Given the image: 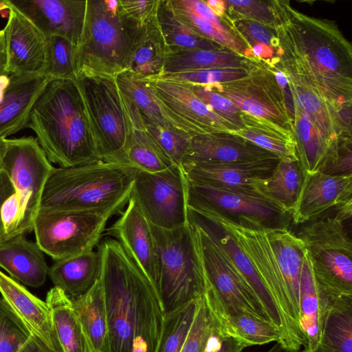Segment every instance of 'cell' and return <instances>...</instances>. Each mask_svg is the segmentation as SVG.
<instances>
[{"label": "cell", "mask_w": 352, "mask_h": 352, "mask_svg": "<svg viewBox=\"0 0 352 352\" xmlns=\"http://www.w3.org/2000/svg\"><path fill=\"white\" fill-rule=\"evenodd\" d=\"M277 38L278 67L294 81L314 88L351 118L352 47L337 24L307 16L289 1H270Z\"/></svg>", "instance_id": "6da1fadb"}, {"label": "cell", "mask_w": 352, "mask_h": 352, "mask_svg": "<svg viewBox=\"0 0 352 352\" xmlns=\"http://www.w3.org/2000/svg\"><path fill=\"white\" fill-rule=\"evenodd\" d=\"M195 211L223 227L249 258L280 312L282 329L278 343L288 349L304 347L299 308L300 273L306 251L303 241L286 227L267 226L248 217L233 220L208 209Z\"/></svg>", "instance_id": "7a4b0ae2"}, {"label": "cell", "mask_w": 352, "mask_h": 352, "mask_svg": "<svg viewBox=\"0 0 352 352\" xmlns=\"http://www.w3.org/2000/svg\"><path fill=\"white\" fill-rule=\"evenodd\" d=\"M108 320L107 352H155L165 311L160 295L116 239L98 245Z\"/></svg>", "instance_id": "3957f363"}, {"label": "cell", "mask_w": 352, "mask_h": 352, "mask_svg": "<svg viewBox=\"0 0 352 352\" xmlns=\"http://www.w3.org/2000/svg\"><path fill=\"white\" fill-rule=\"evenodd\" d=\"M26 127L59 167L102 160L76 79H50L34 102Z\"/></svg>", "instance_id": "277c9868"}, {"label": "cell", "mask_w": 352, "mask_h": 352, "mask_svg": "<svg viewBox=\"0 0 352 352\" xmlns=\"http://www.w3.org/2000/svg\"><path fill=\"white\" fill-rule=\"evenodd\" d=\"M136 170L103 160L73 167H54L40 208L120 214L129 201Z\"/></svg>", "instance_id": "5b68a950"}, {"label": "cell", "mask_w": 352, "mask_h": 352, "mask_svg": "<svg viewBox=\"0 0 352 352\" xmlns=\"http://www.w3.org/2000/svg\"><path fill=\"white\" fill-rule=\"evenodd\" d=\"M142 23L123 12L120 0H87L76 72L87 69L117 76L126 70L131 40Z\"/></svg>", "instance_id": "8992f818"}, {"label": "cell", "mask_w": 352, "mask_h": 352, "mask_svg": "<svg viewBox=\"0 0 352 352\" xmlns=\"http://www.w3.org/2000/svg\"><path fill=\"white\" fill-rule=\"evenodd\" d=\"M346 220L335 214L309 222L296 234L309 253L316 285L329 307L352 297V242Z\"/></svg>", "instance_id": "52a82bcc"}, {"label": "cell", "mask_w": 352, "mask_h": 352, "mask_svg": "<svg viewBox=\"0 0 352 352\" xmlns=\"http://www.w3.org/2000/svg\"><path fill=\"white\" fill-rule=\"evenodd\" d=\"M158 262V294L165 313L199 298L205 279L195 232L187 223L165 230L152 226Z\"/></svg>", "instance_id": "ba28073f"}, {"label": "cell", "mask_w": 352, "mask_h": 352, "mask_svg": "<svg viewBox=\"0 0 352 352\" xmlns=\"http://www.w3.org/2000/svg\"><path fill=\"white\" fill-rule=\"evenodd\" d=\"M76 80L101 158L124 164L127 121L116 76L81 69L76 72Z\"/></svg>", "instance_id": "9c48e42d"}, {"label": "cell", "mask_w": 352, "mask_h": 352, "mask_svg": "<svg viewBox=\"0 0 352 352\" xmlns=\"http://www.w3.org/2000/svg\"><path fill=\"white\" fill-rule=\"evenodd\" d=\"M112 215L99 210L39 208L33 227L36 243L55 261L92 250Z\"/></svg>", "instance_id": "30bf717a"}, {"label": "cell", "mask_w": 352, "mask_h": 352, "mask_svg": "<svg viewBox=\"0 0 352 352\" xmlns=\"http://www.w3.org/2000/svg\"><path fill=\"white\" fill-rule=\"evenodd\" d=\"M53 168L36 138L7 139L2 170L8 175L19 199L16 236L33 230L43 189Z\"/></svg>", "instance_id": "8fae6325"}, {"label": "cell", "mask_w": 352, "mask_h": 352, "mask_svg": "<svg viewBox=\"0 0 352 352\" xmlns=\"http://www.w3.org/2000/svg\"><path fill=\"white\" fill-rule=\"evenodd\" d=\"M187 182L175 165L157 173L136 170L130 198L152 226L175 229L188 221Z\"/></svg>", "instance_id": "7c38bea8"}, {"label": "cell", "mask_w": 352, "mask_h": 352, "mask_svg": "<svg viewBox=\"0 0 352 352\" xmlns=\"http://www.w3.org/2000/svg\"><path fill=\"white\" fill-rule=\"evenodd\" d=\"M190 224L206 286L221 309L228 315L247 314L270 321L224 251L203 230Z\"/></svg>", "instance_id": "4fadbf2b"}, {"label": "cell", "mask_w": 352, "mask_h": 352, "mask_svg": "<svg viewBox=\"0 0 352 352\" xmlns=\"http://www.w3.org/2000/svg\"><path fill=\"white\" fill-rule=\"evenodd\" d=\"M248 74L238 80L210 85L241 111L259 117L292 132V124L283 91L268 60L252 58Z\"/></svg>", "instance_id": "5bb4252c"}, {"label": "cell", "mask_w": 352, "mask_h": 352, "mask_svg": "<svg viewBox=\"0 0 352 352\" xmlns=\"http://www.w3.org/2000/svg\"><path fill=\"white\" fill-rule=\"evenodd\" d=\"M187 181L186 203L192 210H212L233 220L251 218L272 227H286L287 218L291 217L268 199Z\"/></svg>", "instance_id": "9a60e30c"}, {"label": "cell", "mask_w": 352, "mask_h": 352, "mask_svg": "<svg viewBox=\"0 0 352 352\" xmlns=\"http://www.w3.org/2000/svg\"><path fill=\"white\" fill-rule=\"evenodd\" d=\"M279 160L276 157L245 162H195L184 164L182 169L191 182L268 199L264 192L265 182Z\"/></svg>", "instance_id": "2e32d148"}, {"label": "cell", "mask_w": 352, "mask_h": 352, "mask_svg": "<svg viewBox=\"0 0 352 352\" xmlns=\"http://www.w3.org/2000/svg\"><path fill=\"white\" fill-rule=\"evenodd\" d=\"M349 210H352V175L317 172L304 175L291 219L294 223L301 224Z\"/></svg>", "instance_id": "e0dca14e"}, {"label": "cell", "mask_w": 352, "mask_h": 352, "mask_svg": "<svg viewBox=\"0 0 352 352\" xmlns=\"http://www.w3.org/2000/svg\"><path fill=\"white\" fill-rule=\"evenodd\" d=\"M45 36H60L79 45L87 0H7Z\"/></svg>", "instance_id": "ac0fdd59"}, {"label": "cell", "mask_w": 352, "mask_h": 352, "mask_svg": "<svg viewBox=\"0 0 352 352\" xmlns=\"http://www.w3.org/2000/svg\"><path fill=\"white\" fill-rule=\"evenodd\" d=\"M8 22L3 31L9 74H44L47 64V38L25 16L5 0Z\"/></svg>", "instance_id": "d6986e66"}, {"label": "cell", "mask_w": 352, "mask_h": 352, "mask_svg": "<svg viewBox=\"0 0 352 352\" xmlns=\"http://www.w3.org/2000/svg\"><path fill=\"white\" fill-rule=\"evenodd\" d=\"M126 205L107 234L122 245L158 292L157 250L151 224L132 199Z\"/></svg>", "instance_id": "ffe728a7"}, {"label": "cell", "mask_w": 352, "mask_h": 352, "mask_svg": "<svg viewBox=\"0 0 352 352\" xmlns=\"http://www.w3.org/2000/svg\"><path fill=\"white\" fill-rule=\"evenodd\" d=\"M187 219L208 234L224 251L267 316L280 332L282 319L278 307L252 265L232 236L210 217L187 206Z\"/></svg>", "instance_id": "44dd1931"}, {"label": "cell", "mask_w": 352, "mask_h": 352, "mask_svg": "<svg viewBox=\"0 0 352 352\" xmlns=\"http://www.w3.org/2000/svg\"><path fill=\"white\" fill-rule=\"evenodd\" d=\"M144 80L170 111L194 127L199 134L236 131L232 124L217 116L201 101L188 83L162 78Z\"/></svg>", "instance_id": "7402d4cb"}, {"label": "cell", "mask_w": 352, "mask_h": 352, "mask_svg": "<svg viewBox=\"0 0 352 352\" xmlns=\"http://www.w3.org/2000/svg\"><path fill=\"white\" fill-rule=\"evenodd\" d=\"M276 157L234 133L216 131L192 137L182 166L195 162H245Z\"/></svg>", "instance_id": "603a6c76"}, {"label": "cell", "mask_w": 352, "mask_h": 352, "mask_svg": "<svg viewBox=\"0 0 352 352\" xmlns=\"http://www.w3.org/2000/svg\"><path fill=\"white\" fill-rule=\"evenodd\" d=\"M120 93L128 129L124 151V164L148 173L160 172L174 165L147 131L136 107Z\"/></svg>", "instance_id": "cb8c5ba5"}, {"label": "cell", "mask_w": 352, "mask_h": 352, "mask_svg": "<svg viewBox=\"0 0 352 352\" xmlns=\"http://www.w3.org/2000/svg\"><path fill=\"white\" fill-rule=\"evenodd\" d=\"M0 101V139L26 127L37 96L52 78L45 74H14Z\"/></svg>", "instance_id": "d4e9b609"}, {"label": "cell", "mask_w": 352, "mask_h": 352, "mask_svg": "<svg viewBox=\"0 0 352 352\" xmlns=\"http://www.w3.org/2000/svg\"><path fill=\"white\" fill-rule=\"evenodd\" d=\"M0 293L16 315L51 349L64 352L45 302L0 270Z\"/></svg>", "instance_id": "484cf974"}, {"label": "cell", "mask_w": 352, "mask_h": 352, "mask_svg": "<svg viewBox=\"0 0 352 352\" xmlns=\"http://www.w3.org/2000/svg\"><path fill=\"white\" fill-rule=\"evenodd\" d=\"M168 53L156 9L133 36L126 70L140 79L160 78L163 75Z\"/></svg>", "instance_id": "4316f807"}, {"label": "cell", "mask_w": 352, "mask_h": 352, "mask_svg": "<svg viewBox=\"0 0 352 352\" xmlns=\"http://www.w3.org/2000/svg\"><path fill=\"white\" fill-rule=\"evenodd\" d=\"M116 80L120 91L136 107L144 123L182 130L192 136L199 134L160 101L146 80L125 70L116 76Z\"/></svg>", "instance_id": "83f0119b"}, {"label": "cell", "mask_w": 352, "mask_h": 352, "mask_svg": "<svg viewBox=\"0 0 352 352\" xmlns=\"http://www.w3.org/2000/svg\"><path fill=\"white\" fill-rule=\"evenodd\" d=\"M0 267L14 280L33 287L45 283L50 268L38 245L23 235L0 243Z\"/></svg>", "instance_id": "f1b7e54d"}, {"label": "cell", "mask_w": 352, "mask_h": 352, "mask_svg": "<svg viewBox=\"0 0 352 352\" xmlns=\"http://www.w3.org/2000/svg\"><path fill=\"white\" fill-rule=\"evenodd\" d=\"M102 267L100 250H89L55 261L49 268L48 276L54 287L71 299L87 293L99 280Z\"/></svg>", "instance_id": "f546056e"}, {"label": "cell", "mask_w": 352, "mask_h": 352, "mask_svg": "<svg viewBox=\"0 0 352 352\" xmlns=\"http://www.w3.org/2000/svg\"><path fill=\"white\" fill-rule=\"evenodd\" d=\"M299 308L300 328L305 340L303 349L309 351L320 343L322 323L329 308L316 285L307 249L300 273Z\"/></svg>", "instance_id": "4dcf8cb0"}, {"label": "cell", "mask_w": 352, "mask_h": 352, "mask_svg": "<svg viewBox=\"0 0 352 352\" xmlns=\"http://www.w3.org/2000/svg\"><path fill=\"white\" fill-rule=\"evenodd\" d=\"M57 338L64 352H96L82 326L69 298L54 287L46 301Z\"/></svg>", "instance_id": "1f68e13d"}, {"label": "cell", "mask_w": 352, "mask_h": 352, "mask_svg": "<svg viewBox=\"0 0 352 352\" xmlns=\"http://www.w3.org/2000/svg\"><path fill=\"white\" fill-rule=\"evenodd\" d=\"M234 133L281 160L298 161L296 142L291 131L269 120L243 111L242 128Z\"/></svg>", "instance_id": "d6a6232c"}, {"label": "cell", "mask_w": 352, "mask_h": 352, "mask_svg": "<svg viewBox=\"0 0 352 352\" xmlns=\"http://www.w3.org/2000/svg\"><path fill=\"white\" fill-rule=\"evenodd\" d=\"M205 297L225 336L236 339L245 348L279 342L280 331L271 322L247 314L228 315L213 300Z\"/></svg>", "instance_id": "836d02e7"}, {"label": "cell", "mask_w": 352, "mask_h": 352, "mask_svg": "<svg viewBox=\"0 0 352 352\" xmlns=\"http://www.w3.org/2000/svg\"><path fill=\"white\" fill-rule=\"evenodd\" d=\"M251 58L228 48L182 50L167 54L164 74L198 70L249 67Z\"/></svg>", "instance_id": "e575fe53"}, {"label": "cell", "mask_w": 352, "mask_h": 352, "mask_svg": "<svg viewBox=\"0 0 352 352\" xmlns=\"http://www.w3.org/2000/svg\"><path fill=\"white\" fill-rule=\"evenodd\" d=\"M74 311L96 352H107L108 320L99 280L85 294L71 299Z\"/></svg>", "instance_id": "d590c367"}, {"label": "cell", "mask_w": 352, "mask_h": 352, "mask_svg": "<svg viewBox=\"0 0 352 352\" xmlns=\"http://www.w3.org/2000/svg\"><path fill=\"white\" fill-rule=\"evenodd\" d=\"M157 19L168 53L182 50L226 48L191 30L177 16L170 0H159Z\"/></svg>", "instance_id": "8d00e7d4"}, {"label": "cell", "mask_w": 352, "mask_h": 352, "mask_svg": "<svg viewBox=\"0 0 352 352\" xmlns=\"http://www.w3.org/2000/svg\"><path fill=\"white\" fill-rule=\"evenodd\" d=\"M0 352H56L48 347L0 296Z\"/></svg>", "instance_id": "74e56055"}, {"label": "cell", "mask_w": 352, "mask_h": 352, "mask_svg": "<svg viewBox=\"0 0 352 352\" xmlns=\"http://www.w3.org/2000/svg\"><path fill=\"white\" fill-rule=\"evenodd\" d=\"M304 174L298 161L280 160L266 179V197L291 215L299 195Z\"/></svg>", "instance_id": "f35d334b"}, {"label": "cell", "mask_w": 352, "mask_h": 352, "mask_svg": "<svg viewBox=\"0 0 352 352\" xmlns=\"http://www.w3.org/2000/svg\"><path fill=\"white\" fill-rule=\"evenodd\" d=\"M320 343L337 352H352V297L339 298L329 306Z\"/></svg>", "instance_id": "ab89813d"}, {"label": "cell", "mask_w": 352, "mask_h": 352, "mask_svg": "<svg viewBox=\"0 0 352 352\" xmlns=\"http://www.w3.org/2000/svg\"><path fill=\"white\" fill-rule=\"evenodd\" d=\"M170 3L177 16L199 35L240 55L252 58L250 49L232 31L218 28L208 19L184 7L179 0H170Z\"/></svg>", "instance_id": "60d3db41"}, {"label": "cell", "mask_w": 352, "mask_h": 352, "mask_svg": "<svg viewBox=\"0 0 352 352\" xmlns=\"http://www.w3.org/2000/svg\"><path fill=\"white\" fill-rule=\"evenodd\" d=\"M223 19L231 31L250 49L252 58L271 60L275 57L277 38L274 28L245 19Z\"/></svg>", "instance_id": "b9f144b4"}, {"label": "cell", "mask_w": 352, "mask_h": 352, "mask_svg": "<svg viewBox=\"0 0 352 352\" xmlns=\"http://www.w3.org/2000/svg\"><path fill=\"white\" fill-rule=\"evenodd\" d=\"M198 300L165 313L155 352H180L192 323Z\"/></svg>", "instance_id": "7bdbcfd3"}, {"label": "cell", "mask_w": 352, "mask_h": 352, "mask_svg": "<svg viewBox=\"0 0 352 352\" xmlns=\"http://www.w3.org/2000/svg\"><path fill=\"white\" fill-rule=\"evenodd\" d=\"M219 324L203 294L193 321L180 352H208L218 331Z\"/></svg>", "instance_id": "ee69618b"}, {"label": "cell", "mask_w": 352, "mask_h": 352, "mask_svg": "<svg viewBox=\"0 0 352 352\" xmlns=\"http://www.w3.org/2000/svg\"><path fill=\"white\" fill-rule=\"evenodd\" d=\"M47 45L44 74L52 79H76V47L56 35L47 37Z\"/></svg>", "instance_id": "f6af8a7d"}, {"label": "cell", "mask_w": 352, "mask_h": 352, "mask_svg": "<svg viewBox=\"0 0 352 352\" xmlns=\"http://www.w3.org/2000/svg\"><path fill=\"white\" fill-rule=\"evenodd\" d=\"M148 133L168 156L173 164L182 168V164L192 136L182 130L146 124Z\"/></svg>", "instance_id": "bcb514c9"}, {"label": "cell", "mask_w": 352, "mask_h": 352, "mask_svg": "<svg viewBox=\"0 0 352 352\" xmlns=\"http://www.w3.org/2000/svg\"><path fill=\"white\" fill-rule=\"evenodd\" d=\"M251 64L249 67H245L217 68L177 74H167L162 75L160 78L193 85L221 84L245 76L249 72Z\"/></svg>", "instance_id": "7dc6e473"}, {"label": "cell", "mask_w": 352, "mask_h": 352, "mask_svg": "<svg viewBox=\"0 0 352 352\" xmlns=\"http://www.w3.org/2000/svg\"><path fill=\"white\" fill-rule=\"evenodd\" d=\"M188 84L201 101L217 116L232 124L236 131L242 128L243 111L233 102L214 90L210 85Z\"/></svg>", "instance_id": "c3c4849f"}, {"label": "cell", "mask_w": 352, "mask_h": 352, "mask_svg": "<svg viewBox=\"0 0 352 352\" xmlns=\"http://www.w3.org/2000/svg\"><path fill=\"white\" fill-rule=\"evenodd\" d=\"M226 15L232 19H245L274 28V18L270 1L226 0Z\"/></svg>", "instance_id": "681fc988"}, {"label": "cell", "mask_w": 352, "mask_h": 352, "mask_svg": "<svg viewBox=\"0 0 352 352\" xmlns=\"http://www.w3.org/2000/svg\"><path fill=\"white\" fill-rule=\"evenodd\" d=\"M352 138H346L329 154L320 171L333 175H352Z\"/></svg>", "instance_id": "f907efd6"}, {"label": "cell", "mask_w": 352, "mask_h": 352, "mask_svg": "<svg viewBox=\"0 0 352 352\" xmlns=\"http://www.w3.org/2000/svg\"><path fill=\"white\" fill-rule=\"evenodd\" d=\"M19 217V199L16 195L13 193L4 201L1 208V219L3 228V241L16 236Z\"/></svg>", "instance_id": "816d5d0a"}, {"label": "cell", "mask_w": 352, "mask_h": 352, "mask_svg": "<svg viewBox=\"0 0 352 352\" xmlns=\"http://www.w3.org/2000/svg\"><path fill=\"white\" fill-rule=\"evenodd\" d=\"M158 1L159 0H120V3L126 16L140 23H144L156 10Z\"/></svg>", "instance_id": "f5cc1de1"}, {"label": "cell", "mask_w": 352, "mask_h": 352, "mask_svg": "<svg viewBox=\"0 0 352 352\" xmlns=\"http://www.w3.org/2000/svg\"><path fill=\"white\" fill-rule=\"evenodd\" d=\"M181 4L188 8L196 14L208 19L216 26L223 30H231L226 21L217 16L213 11L206 5L205 1L202 0H179ZM233 33V32H232Z\"/></svg>", "instance_id": "db71d44e"}, {"label": "cell", "mask_w": 352, "mask_h": 352, "mask_svg": "<svg viewBox=\"0 0 352 352\" xmlns=\"http://www.w3.org/2000/svg\"><path fill=\"white\" fill-rule=\"evenodd\" d=\"M245 349L236 339L222 336L214 340L208 352H242Z\"/></svg>", "instance_id": "11a10c76"}, {"label": "cell", "mask_w": 352, "mask_h": 352, "mask_svg": "<svg viewBox=\"0 0 352 352\" xmlns=\"http://www.w3.org/2000/svg\"><path fill=\"white\" fill-rule=\"evenodd\" d=\"M13 193H14V189L8 175L3 170H0V243L3 241V237L1 208L4 201Z\"/></svg>", "instance_id": "9f6ffc18"}, {"label": "cell", "mask_w": 352, "mask_h": 352, "mask_svg": "<svg viewBox=\"0 0 352 352\" xmlns=\"http://www.w3.org/2000/svg\"><path fill=\"white\" fill-rule=\"evenodd\" d=\"M8 57L3 30H0V76L9 74L7 72Z\"/></svg>", "instance_id": "6f0895ef"}, {"label": "cell", "mask_w": 352, "mask_h": 352, "mask_svg": "<svg viewBox=\"0 0 352 352\" xmlns=\"http://www.w3.org/2000/svg\"><path fill=\"white\" fill-rule=\"evenodd\" d=\"M205 3L217 16L222 18L226 14V0H207Z\"/></svg>", "instance_id": "680465c9"}, {"label": "cell", "mask_w": 352, "mask_h": 352, "mask_svg": "<svg viewBox=\"0 0 352 352\" xmlns=\"http://www.w3.org/2000/svg\"><path fill=\"white\" fill-rule=\"evenodd\" d=\"M10 74L0 76V101L3 99L5 92L10 84Z\"/></svg>", "instance_id": "91938a15"}, {"label": "cell", "mask_w": 352, "mask_h": 352, "mask_svg": "<svg viewBox=\"0 0 352 352\" xmlns=\"http://www.w3.org/2000/svg\"><path fill=\"white\" fill-rule=\"evenodd\" d=\"M7 149V138L0 139V170H2L3 162Z\"/></svg>", "instance_id": "94428289"}, {"label": "cell", "mask_w": 352, "mask_h": 352, "mask_svg": "<svg viewBox=\"0 0 352 352\" xmlns=\"http://www.w3.org/2000/svg\"><path fill=\"white\" fill-rule=\"evenodd\" d=\"M305 352H337V351L320 343L314 349L309 351H305Z\"/></svg>", "instance_id": "6125c7cd"}, {"label": "cell", "mask_w": 352, "mask_h": 352, "mask_svg": "<svg viewBox=\"0 0 352 352\" xmlns=\"http://www.w3.org/2000/svg\"><path fill=\"white\" fill-rule=\"evenodd\" d=\"M8 10V5L6 4L5 0L4 1H0V12L3 10Z\"/></svg>", "instance_id": "be15d7a7"}]
</instances>
